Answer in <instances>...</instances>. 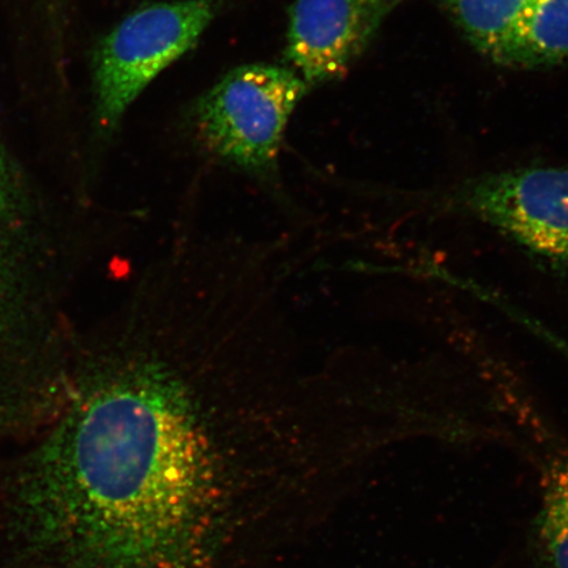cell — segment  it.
I'll list each match as a JSON object with an SVG mask.
<instances>
[{"label": "cell", "instance_id": "5", "mask_svg": "<svg viewBox=\"0 0 568 568\" xmlns=\"http://www.w3.org/2000/svg\"><path fill=\"white\" fill-rule=\"evenodd\" d=\"M403 0H296L286 57L308 87L338 80L366 51Z\"/></svg>", "mask_w": 568, "mask_h": 568}, {"label": "cell", "instance_id": "2", "mask_svg": "<svg viewBox=\"0 0 568 568\" xmlns=\"http://www.w3.org/2000/svg\"><path fill=\"white\" fill-rule=\"evenodd\" d=\"M308 89L290 68L241 67L202 98L195 115L203 151L220 165L252 178L295 219L303 213L283 187L280 155L288 120Z\"/></svg>", "mask_w": 568, "mask_h": 568}, {"label": "cell", "instance_id": "8", "mask_svg": "<svg viewBox=\"0 0 568 568\" xmlns=\"http://www.w3.org/2000/svg\"><path fill=\"white\" fill-rule=\"evenodd\" d=\"M532 537L538 568H568V456L545 473Z\"/></svg>", "mask_w": 568, "mask_h": 568}, {"label": "cell", "instance_id": "7", "mask_svg": "<svg viewBox=\"0 0 568 568\" xmlns=\"http://www.w3.org/2000/svg\"><path fill=\"white\" fill-rule=\"evenodd\" d=\"M530 0H437L466 39L495 62L513 38Z\"/></svg>", "mask_w": 568, "mask_h": 568}, {"label": "cell", "instance_id": "1", "mask_svg": "<svg viewBox=\"0 0 568 568\" xmlns=\"http://www.w3.org/2000/svg\"><path fill=\"white\" fill-rule=\"evenodd\" d=\"M91 368L39 460L32 506L89 568H186L215 515L217 425L255 403L251 351L205 305L136 296Z\"/></svg>", "mask_w": 568, "mask_h": 568}, {"label": "cell", "instance_id": "6", "mask_svg": "<svg viewBox=\"0 0 568 568\" xmlns=\"http://www.w3.org/2000/svg\"><path fill=\"white\" fill-rule=\"evenodd\" d=\"M568 62V0H530L499 61L516 68Z\"/></svg>", "mask_w": 568, "mask_h": 568}, {"label": "cell", "instance_id": "9", "mask_svg": "<svg viewBox=\"0 0 568 568\" xmlns=\"http://www.w3.org/2000/svg\"><path fill=\"white\" fill-rule=\"evenodd\" d=\"M7 184H9V181H7V170L4 165V160L2 153H0V222H2V219L4 216L7 195H9V187H7Z\"/></svg>", "mask_w": 568, "mask_h": 568}, {"label": "cell", "instance_id": "4", "mask_svg": "<svg viewBox=\"0 0 568 568\" xmlns=\"http://www.w3.org/2000/svg\"><path fill=\"white\" fill-rule=\"evenodd\" d=\"M215 13V0L155 3L105 36L95 55L97 110L104 130H113L154 78L196 44Z\"/></svg>", "mask_w": 568, "mask_h": 568}, {"label": "cell", "instance_id": "3", "mask_svg": "<svg viewBox=\"0 0 568 568\" xmlns=\"http://www.w3.org/2000/svg\"><path fill=\"white\" fill-rule=\"evenodd\" d=\"M428 202L491 226L551 273L568 268V168L483 174Z\"/></svg>", "mask_w": 568, "mask_h": 568}]
</instances>
